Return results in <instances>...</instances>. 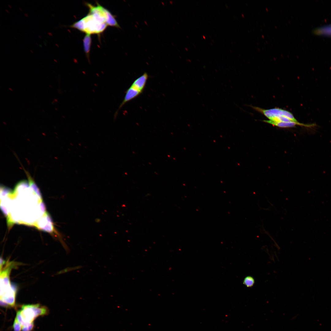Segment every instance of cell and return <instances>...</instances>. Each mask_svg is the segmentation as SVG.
Instances as JSON below:
<instances>
[{
    "mask_svg": "<svg viewBox=\"0 0 331 331\" xmlns=\"http://www.w3.org/2000/svg\"><path fill=\"white\" fill-rule=\"evenodd\" d=\"M255 280L253 277L251 276H246L243 280V284L248 287H252L255 283Z\"/></svg>",
    "mask_w": 331,
    "mask_h": 331,
    "instance_id": "9",
    "label": "cell"
},
{
    "mask_svg": "<svg viewBox=\"0 0 331 331\" xmlns=\"http://www.w3.org/2000/svg\"><path fill=\"white\" fill-rule=\"evenodd\" d=\"M91 44L90 35H86L84 39V46L86 52L88 53Z\"/></svg>",
    "mask_w": 331,
    "mask_h": 331,
    "instance_id": "10",
    "label": "cell"
},
{
    "mask_svg": "<svg viewBox=\"0 0 331 331\" xmlns=\"http://www.w3.org/2000/svg\"><path fill=\"white\" fill-rule=\"evenodd\" d=\"M142 93L137 89L130 86L125 92L124 99L120 105L118 109L116 112V116L118 114V111L127 102L136 98Z\"/></svg>",
    "mask_w": 331,
    "mask_h": 331,
    "instance_id": "5",
    "label": "cell"
},
{
    "mask_svg": "<svg viewBox=\"0 0 331 331\" xmlns=\"http://www.w3.org/2000/svg\"><path fill=\"white\" fill-rule=\"evenodd\" d=\"M86 5L89 9V13L70 27L85 32L87 35L102 32L108 26V23L113 15L97 3L96 6L88 3Z\"/></svg>",
    "mask_w": 331,
    "mask_h": 331,
    "instance_id": "1",
    "label": "cell"
},
{
    "mask_svg": "<svg viewBox=\"0 0 331 331\" xmlns=\"http://www.w3.org/2000/svg\"><path fill=\"white\" fill-rule=\"evenodd\" d=\"M149 76L146 72L136 79L131 85V86L137 89L142 93L145 88Z\"/></svg>",
    "mask_w": 331,
    "mask_h": 331,
    "instance_id": "7",
    "label": "cell"
},
{
    "mask_svg": "<svg viewBox=\"0 0 331 331\" xmlns=\"http://www.w3.org/2000/svg\"><path fill=\"white\" fill-rule=\"evenodd\" d=\"M40 208L41 211L43 212H44L45 211V206H44V203L41 202V203H40Z\"/></svg>",
    "mask_w": 331,
    "mask_h": 331,
    "instance_id": "12",
    "label": "cell"
},
{
    "mask_svg": "<svg viewBox=\"0 0 331 331\" xmlns=\"http://www.w3.org/2000/svg\"><path fill=\"white\" fill-rule=\"evenodd\" d=\"M47 312L46 308L39 304L24 305L17 312L15 319L22 327L28 326L33 324L34 320L37 317L44 315Z\"/></svg>",
    "mask_w": 331,
    "mask_h": 331,
    "instance_id": "3",
    "label": "cell"
},
{
    "mask_svg": "<svg viewBox=\"0 0 331 331\" xmlns=\"http://www.w3.org/2000/svg\"><path fill=\"white\" fill-rule=\"evenodd\" d=\"M5 261H1L0 264V301L2 305L13 306L15 304L16 289L10 282V275L11 269L14 265L13 262H8L5 265Z\"/></svg>",
    "mask_w": 331,
    "mask_h": 331,
    "instance_id": "2",
    "label": "cell"
},
{
    "mask_svg": "<svg viewBox=\"0 0 331 331\" xmlns=\"http://www.w3.org/2000/svg\"><path fill=\"white\" fill-rule=\"evenodd\" d=\"M25 172L28 179L30 187L32 188V190L36 194L40 200H42V197L39 188L28 172L25 170Z\"/></svg>",
    "mask_w": 331,
    "mask_h": 331,
    "instance_id": "8",
    "label": "cell"
},
{
    "mask_svg": "<svg viewBox=\"0 0 331 331\" xmlns=\"http://www.w3.org/2000/svg\"><path fill=\"white\" fill-rule=\"evenodd\" d=\"M263 121L278 127L282 128L292 127L296 125L306 127H311L314 126V124H304L299 122L291 121L288 122H276L270 120H264Z\"/></svg>",
    "mask_w": 331,
    "mask_h": 331,
    "instance_id": "6",
    "label": "cell"
},
{
    "mask_svg": "<svg viewBox=\"0 0 331 331\" xmlns=\"http://www.w3.org/2000/svg\"><path fill=\"white\" fill-rule=\"evenodd\" d=\"M13 326L14 331H20L22 329L21 325L15 319Z\"/></svg>",
    "mask_w": 331,
    "mask_h": 331,
    "instance_id": "11",
    "label": "cell"
},
{
    "mask_svg": "<svg viewBox=\"0 0 331 331\" xmlns=\"http://www.w3.org/2000/svg\"><path fill=\"white\" fill-rule=\"evenodd\" d=\"M252 107L262 114L270 120L276 122H298L291 112L281 108H274L266 109L256 106H253Z\"/></svg>",
    "mask_w": 331,
    "mask_h": 331,
    "instance_id": "4",
    "label": "cell"
}]
</instances>
